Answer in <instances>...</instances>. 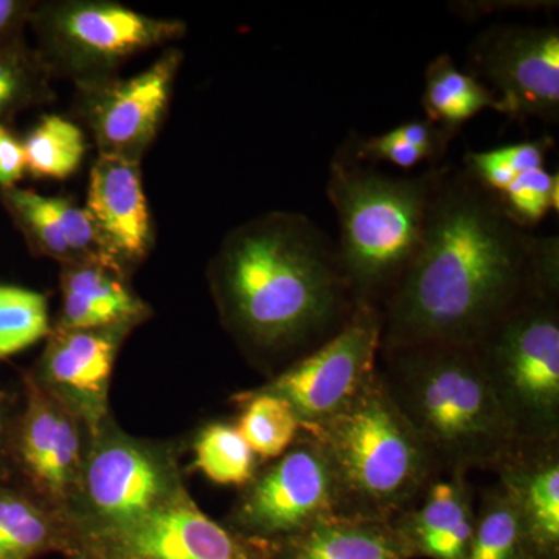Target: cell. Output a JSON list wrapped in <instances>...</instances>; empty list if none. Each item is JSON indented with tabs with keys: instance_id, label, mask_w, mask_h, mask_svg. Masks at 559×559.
I'll return each instance as SVG.
<instances>
[{
	"instance_id": "1",
	"label": "cell",
	"mask_w": 559,
	"mask_h": 559,
	"mask_svg": "<svg viewBox=\"0 0 559 559\" xmlns=\"http://www.w3.org/2000/svg\"><path fill=\"white\" fill-rule=\"evenodd\" d=\"M538 289H559L558 237L514 223L465 168L448 167L417 252L382 308L381 352L474 345Z\"/></svg>"
},
{
	"instance_id": "2",
	"label": "cell",
	"mask_w": 559,
	"mask_h": 559,
	"mask_svg": "<svg viewBox=\"0 0 559 559\" xmlns=\"http://www.w3.org/2000/svg\"><path fill=\"white\" fill-rule=\"evenodd\" d=\"M207 274L224 326L260 358L294 362L356 308L336 242L297 212L274 210L231 229Z\"/></svg>"
},
{
	"instance_id": "3",
	"label": "cell",
	"mask_w": 559,
	"mask_h": 559,
	"mask_svg": "<svg viewBox=\"0 0 559 559\" xmlns=\"http://www.w3.org/2000/svg\"><path fill=\"white\" fill-rule=\"evenodd\" d=\"M381 380L443 473L498 468L518 440L473 345L385 349Z\"/></svg>"
},
{
	"instance_id": "4",
	"label": "cell",
	"mask_w": 559,
	"mask_h": 559,
	"mask_svg": "<svg viewBox=\"0 0 559 559\" xmlns=\"http://www.w3.org/2000/svg\"><path fill=\"white\" fill-rule=\"evenodd\" d=\"M447 168L389 176L342 146L334 154L326 197L336 210L337 259L355 305L382 311L417 252L430 201Z\"/></svg>"
},
{
	"instance_id": "5",
	"label": "cell",
	"mask_w": 559,
	"mask_h": 559,
	"mask_svg": "<svg viewBox=\"0 0 559 559\" xmlns=\"http://www.w3.org/2000/svg\"><path fill=\"white\" fill-rule=\"evenodd\" d=\"M301 432L318 441L330 460L342 516L396 520L443 473L389 395L380 370L344 409L301 425Z\"/></svg>"
},
{
	"instance_id": "6",
	"label": "cell",
	"mask_w": 559,
	"mask_h": 559,
	"mask_svg": "<svg viewBox=\"0 0 559 559\" xmlns=\"http://www.w3.org/2000/svg\"><path fill=\"white\" fill-rule=\"evenodd\" d=\"M518 443L559 441V289H538L473 345Z\"/></svg>"
},
{
	"instance_id": "7",
	"label": "cell",
	"mask_w": 559,
	"mask_h": 559,
	"mask_svg": "<svg viewBox=\"0 0 559 559\" xmlns=\"http://www.w3.org/2000/svg\"><path fill=\"white\" fill-rule=\"evenodd\" d=\"M183 489L165 448L127 436L110 418L91 437L83 473L64 520L76 547L130 528Z\"/></svg>"
},
{
	"instance_id": "8",
	"label": "cell",
	"mask_w": 559,
	"mask_h": 559,
	"mask_svg": "<svg viewBox=\"0 0 559 559\" xmlns=\"http://www.w3.org/2000/svg\"><path fill=\"white\" fill-rule=\"evenodd\" d=\"M31 28L53 79L75 84L116 76L124 62L187 33L183 21L148 16L112 0L38 2Z\"/></svg>"
},
{
	"instance_id": "9",
	"label": "cell",
	"mask_w": 559,
	"mask_h": 559,
	"mask_svg": "<svg viewBox=\"0 0 559 559\" xmlns=\"http://www.w3.org/2000/svg\"><path fill=\"white\" fill-rule=\"evenodd\" d=\"M340 514V491L325 451L308 436L272 460L242 488L229 527L278 547L323 518Z\"/></svg>"
},
{
	"instance_id": "10",
	"label": "cell",
	"mask_w": 559,
	"mask_h": 559,
	"mask_svg": "<svg viewBox=\"0 0 559 559\" xmlns=\"http://www.w3.org/2000/svg\"><path fill=\"white\" fill-rule=\"evenodd\" d=\"M381 342L382 311L356 305L330 340L255 390L285 400L301 425L325 421L355 400L378 373Z\"/></svg>"
},
{
	"instance_id": "11",
	"label": "cell",
	"mask_w": 559,
	"mask_h": 559,
	"mask_svg": "<svg viewBox=\"0 0 559 559\" xmlns=\"http://www.w3.org/2000/svg\"><path fill=\"white\" fill-rule=\"evenodd\" d=\"M182 62L183 51L170 47L130 79L75 84L72 110L90 131L98 156L142 164L167 117Z\"/></svg>"
},
{
	"instance_id": "12",
	"label": "cell",
	"mask_w": 559,
	"mask_h": 559,
	"mask_svg": "<svg viewBox=\"0 0 559 559\" xmlns=\"http://www.w3.org/2000/svg\"><path fill=\"white\" fill-rule=\"evenodd\" d=\"M471 75L487 81L511 120L559 121V31L495 25L469 47Z\"/></svg>"
},
{
	"instance_id": "13",
	"label": "cell",
	"mask_w": 559,
	"mask_h": 559,
	"mask_svg": "<svg viewBox=\"0 0 559 559\" xmlns=\"http://www.w3.org/2000/svg\"><path fill=\"white\" fill-rule=\"evenodd\" d=\"M24 385V409L11 426L10 455L33 498L64 520L79 489L91 433L32 373Z\"/></svg>"
},
{
	"instance_id": "14",
	"label": "cell",
	"mask_w": 559,
	"mask_h": 559,
	"mask_svg": "<svg viewBox=\"0 0 559 559\" xmlns=\"http://www.w3.org/2000/svg\"><path fill=\"white\" fill-rule=\"evenodd\" d=\"M83 550L106 559H275L277 547L213 521L183 488L138 524Z\"/></svg>"
},
{
	"instance_id": "15",
	"label": "cell",
	"mask_w": 559,
	"mask_h": 559,
	"mask_svg": "<svg viewBox=\"0 0 559 559\" xmlns=\"http://www.w3.org/2000/svg\"><path fill=\"white\" fill-rule=\"evenodd\" d=\"M132 325L90 330L53 329L32 373L40 388L72 412L95 436L109 419L108 396L114 364Z\"/></svg>"
},
{
	"instance_id": "16",
	"label": "cell",
	"mask_w": 559,
	"mask_h": 559,
	"mask_svg": "<svg viewBox=\"0 0 559 559\" xmlns=\"http://www.w3.org/2000/svg\"><path fill=\"white\" fill-rule=\"evenodd\" d=\"M0 201L35 255L60 263H97L123 272L86 209L69 197L32 189H0Z\"/></svg>"
},
{
	"instance_id": "17",
	"label": "cell",
	"mask_w": 559,
	"mask_h": 559,
	"mask_svg": "<svg viewBox=\"0 0 559 559\" xmlns=\"http://www.w3.org/2000/svg\"><path fill=\"white\" fill-rule=\"evenodd\" d=\"M83 207L128 274L148 259L156 230L138 162L97 156Z\"/></svg>"
},
{
	"instance_id": "18",
	"label": "cell",
	"mask_w": 559,
	"mask_h": 559,
	"mask_svg": "<svg viewBox=\"0 0 559 559\" xmlns=\"http://www.w3.org/2000/svg\"><path fill=\"white\" fill-rule=\"evenodd\" d=\"M535 559L559 554V441L521 443L495 469Z\"/></svg>"
},
{
	"instance_id": "19",
	"label": "cell",
	"mask_w": 559,
	"mask_h": 559,
	"mask_svg": "<svg viewBox=\"0 0 559 559\" xmlns=\"http://www.w3.org/2000/svg\"><path fill=\"white\" fill-rule=\"evenodd\" d=\"M392 522L415 558L465 559L476 524V500L465 471L441 473L418 502Z\"/></svg>"
},
{
	"instance_id": "20",
	"label": "cell",
	"mask_w": 559,
	"mask_h": 559,
	"mask_svg": "<svg viewBox=\"0 0 559 559\" xmlns=\"http://www.w3.org/2000/svg\"><path fill=\"white\" fill-rule=\"evenodd\" d=\"M130 275L97 263L61 266V307L53 329L90 330L132 325L150 319L151 308L128 282Z\"/></svg>"
},
{
	"instance_id": "21",
	"label": "cell",
	"mask_w": 559,
	"mask_h": 559,
	"mask_svg": "<svg viewBox=\"0 0 559 559\" xmlns=\"http://www.w3.org/2000/svg\"><path fill=\"white\" fill-rule=\"evenodd\" d=\"M414 550L392 521L323 518L280 544L275 559H412Z\"/></svg>"
},
{
	"instance_id": "22",
	"label": "cell",
	"mask_w": 559,
	"mask_h": 559,
	"mask_svg": "<svg viewBox=\"0 0 559 559\" xmlns=\"http://www.w3.org/2000/svg\"><path fill=\"white\" fill-rule=\"evenodd\" d=\"M79 550L60 514L32 495L0 485V559H36L50 551Z\"/></svg>"
},
{
	"instance_id": "23",
	"label": "cell",
	"mask_w": 559,
	"mask_h": 559,
	"mask_svg": "<svg viewBox=\"0 0 559 559\" xmlns=\"http://www.w3.org/2000/svg\"><path fill=\"white\" fill-rule=\"evenodd\" d=\"M421 105L426 120L455 135L481 110L498 109L487 84L460 70L447 53L433 58L426 68Z\"/></svg>"
},
{
	"instance_id": "24",
	"label": "cell",
	"mask_w": 559,
	"mask_h": 559,
	"mask_svg": "<svg viewBox=\"0 0 559 559\" xmlns=\"http://www.w3.org/2000/svg\"><path fill=\"white\" fill-rule=\"evenodd\" d=\"M22 145L28 175L46 180L75 175L90 150L83 128L60 114H44L22 139Z\"/></svg>"
},
{
	"instance_id": "25",
	"label": "cell",
	"mask_w": 559,
	"mask_h": 559,
	"mask_svg": "<svg viewBox=\"0 0 559 559\" xmlns=\"http://www.w3.org/2000/svg\"><path fill=\"white\" fill-rule=\"evenodd\" d=\"M241 412L235 428L261 463H270L285 454L296 443L301 423L285 400L271 393H238Z\"/></svg>"
},
{
	"instance_id": "26",
	"label": "cell",
	"mask_w": 559,
	"mask_h": 559,
	"mask_svg": "<svg viewBox=\"0 0 559 559\" xmlns=\"http://www.w3.org/2000/svg\"><path fill=\"white\" fill-rule=\"evenodd\" d=\"M465 559H535L520 514L499 485L484 491L476 506V524Z\"/></svg>"
},
{
	"instance_id": "27",
	"label": "cell",
	"mask_w": 559,
	"mask_h": 559,
	"mask_svg": "<svg viewBox=\"0 0 559 559\" xmlns=\"http://www.w3.org/2000/svg\"><path fill=\"white\" fill-rule=\"evenodd\" d=\"M193 452L194 468L224 487L245 488L260 469V460L231 423L205 426L194 440Z\"/></svg>"
},
{
	"instance_id": "28",
	"label": "cell",
	"mask_w": 559,
	"mask_h": 559,
	"mask_svg": "<svg viewBox=\"0 0 559 559\" xmlns=\"http://www.w3.org/2000/svg\"><path fill=\"white\" fill-rule=\"evenodd\" d=\"M50 69L33 47L0 51V124L55 100Z\"/></svg>"
},
{
	"instance_id": "29",
	"label": "cell",
	"mask_w": 559,
	"mask_h": 559,
	"mask_svg": "<svg viewBox=\"0 0 559 559\" xmlns=\"http://www.w3.org/2000/svg\"><path fill=\"white\" fill-rule=\"evenodd\" d=\"M50 331L46 294L0 283V360L47 340Z\"/></svg>"
},
{
	"instance_id": "30",
	"label": "cell",
	"mask_w": 559,
	"mask_h": 559,
	"mask_svg": "<svg viewBox=\"0 0 559 559\" xmlns=\"http://www.w3.org/2000/svg\"><path fill=\"white\" fill-rule=\"evenodd\" d=\"M498 200L514 223L533 230L551 210L558 212V173L554 175L546 168L521 173Z\"/></svg>"
},
{
	"instance_id": "31",
	"label": "cell",
	"mask_w": 559,
	"mask_h": 559,
	"mask_svg": "<svg viewBox=\"0 0 559 559\" xmlns=\"http://www.w3.org/2000/svg\"><path fill=\"white\" fill-rule=\"evenodd\" d=\"M342 148L364 164L374 165L377 162H389L404 170H412L423 162H429L423 151L392 138L389 132L373 135V138H360V135L353 134Z\"/></svg>"
},
{
	"instance_id": "32",
	"label": "cell",
	"mask_w": 559,
	"mask_h": 559,
	"mask_svg": "<svg viewBox=\"0 0 559 559\" xmlns=\"http://www.w3.org/2000/svg\"><path fill=\"white\" fill-rule=\"evenodd\" d=\"M388 132L392 138L423 151L428 157L430 167H439L444 154L450 148V143L455 138V134H452L451 131L444 130L439 124L430 123L426 119L406 121V123H401Z\"/></svg>"
},
{
	"instance_id": "33",
	"label": "cell",
	"mask_w": 559,
	"mask_h": 559,
	"mask_svg": "<svg viewBox=\"0 0 559 559\" xmlns=\"http://www.w3.org/2000/svg\"><path fill=\"white\" fill-rule=\"evenodd\" d=\"M36 3L33 0H0V51L27 46L24 35L31 28Z\"/></svg>"
},
{
	"instance_id": "34",
	"label": "cell",
	"mask_w": 559,
	"mask_h": 559,
	"mask_svg": "<svg viewBox=\"0 0 559 559\" xmlns=\"http://www.w3.org/2000/svg\"><path fill=\"white\" fill-rule=\"evenodd\" d=\"M554 143L550 138L528 140V142L500 146V148L495 150V153L498 154L503 164L509 165L511 170L521 175V173L546 168L544 164H546L547 153H549Z\"/></svg>"
},
{
	"instance_id": "35",
	"label": "cell",
	"mask_w": 559,
	"mask_h": 559,
	"mask_svg": "<svg viewBox=\"0 0 559 559\" xmlns=\"http://www.w3.org/2000/svg\"><path fill=\"white\" fill-rule=\"evenodd\" d=\"M27 173L22 140L10 130L9 124H0V189H11L21 182Z\"/></svg>"
},
{
	"instance_id": "36",
	"label": "cell",
	"mask_w": 559,
	"mask_h": 559,
	"mask_svg": "<svg viewBox=\"0 0 559 559\" xmlns=\"http://www.w3.org/2000/svg\"><path fill=\"white\" fill-rule=\"evenodd\" d=\"M11 426L13 421H11L9 409L0 401V471L3 468L7 455H10Z\"/></svg>"
},
{
	"instance_id": "37",
	"label": "cell",
	"mask_w": 559,
	"mask_h": 559,
	"mask_svg": "<svg viewBox=\"0 0 559 559\" xmlns=\"http://www.w3.org/2000/svg\"><path fill=\"white\" fill-rule=\"evenodd\" d=\"M68 559H106L100 557V555L94 554V551L90 550H76L73 554L68 555Z\"/></svg>"
}]
</instances>
